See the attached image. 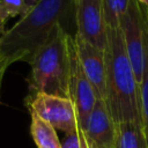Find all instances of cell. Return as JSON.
<instances>
[{
    "label": "cell",
    "instance_id": "obj_1",
    "mask_svg": "<svg viewBox=\"0 0 148 148\" xmlns=\"http://www.w3.org/2000/svg\"><path fill=\"white\" fill-rule=\"evenodd\" d=\"M74 16V0H35L29 12L0 36V86L6 69L16 61L30 64L52 30H67Z\"/></svg>",
    "mask_w": 148,
    "mask_h": 148
},
{
    "label": "cell",
    "instance_id": "obj_2",
    "mask_svg": "<svg viewBox=\"0 0 148 148\" xmlns=\"http://www.w3.org/2000/svg\"><path fill=\"white\" fill-rule=\"evenodd\" d=\"M104 102L114 124H141L139 83L128 59L119 28H108Z\"/></svg>",
    "mask_w": 148,
    "mask_h": 148
},
{
    "label": "cell",
    "instance_id": "obj_3",
    "mask_svg": "<svg viewBox=\"0 0 148 148\" xmlns=\"http://www.w3.org/2000/svg\"><path fill=\"white\" fill-rule=\"evenodd\" d=\"M73 46L74 36L64 25H57L29 64L31 92L69 98Z\"/></svg>",
    "mask_w": 148,
    "mask_h": 148
},
{
    "label": "cell",
    "instance_id": "obj_4",
    "mask_svg": "<svg viewBox=\"0 0 148 148\" xmlns=\"http://www.w3.org/2000/svg\"><path fill=\"white\" fill-rule=\"evenodd\" d=\"M118 28L121 32L134 75L138 83H140L145 67L146 14L141 5H139L135 0H130L126 12L119 20Z\"/></svg>",
    "mask_w": 148,
    "mask_h": 148
},
{
    "label": "cell",
    "instance_id": "obj_5",
    "mask_svg": "<svg viewBox=\"0 0 148 148\" xmlns=\"http://www.w3.org/2000/svg\"><path fill=\"white\" fill-rule=\"evenodd\" d=\"M30 112L66 134L79 130L75 108L69 98L44 92H31L27 98Z\"/></svg>",
    "mask_w": 148,
    "mask_h": 148
},
{
    "label": "cell",
    "instance_id": "obj_6",
    "mask_svg": "<svg viewBox=\"0 0 148 148\" xmlns=\"http://www.w3.org/2000/svg\"><path fill=\"white\" fill-rule=\"evenodd\" d=\"M75 35L92 46L104 51L108 43V25L103 0H74Z\"/></svg>",
    "mask_w": 148,
    "mask_h": 148
},
{
    "label": "cell",
    "instance_id": "obj_7",
    "mask_svg": "<svg viewBox=\"0 0 148 148\" xmlns=\"http://www.w3.org/2000/svg\"><path fill=\"white\" fill-rule=\"evenodd\" d=\"M69 99L73 102V105L75 108L79 130L82 131L88 116L90 114L98 99V96L80 65L75 51V44L73 46L71 61Z\"/></svg>",
    "mask_w": 148,
    "mask_h": 148
},
{
    "label": "cell",
    "instance_id": "obj_8",
    "mask_svg": "<svg viewBox=\"0 0 148 148\" xmlns=\"http://www.w3.org/2000/svg\"><path fill=\"white\" fill-rule=\"evenodd\" d=\"M82 132L90 148H114L116 124L104 99H97Z\"/></svg>",
    "mask_w": 148,
    "mask_h": 148
},
{
    "label": "cell",
    "instance_id": "obj_9",
    "mask_svg": "<svg viewBox=\"0 0 148 148\" xmlns=\"http://www.w3.org/2000/svg\"><path fill=\"white\" fill-rule=\"evenodd\" d=\"M74 44L77 59L87 76L92 84L98 98L105 97V58L104 51L84 42L74 35Z\"/></svg>",
    "mask_w": 148,
    "mask_h": 148
},
{
    "label": "cell",
    "instance_id": "obj_10",
    "mask_svg": "<svg viewBox=\"0 0 148 148\" xmlns=\"http://www.w3.org/2000/svg\"><path fill=\"white\" fill-rule=\"evenodd\" d=\"M30 133L37 148H61V142L58 138L56 128L36 113L30 112Z\"/></svg>",
    "mask_w": 148,
    "mask_h": 148
},
{
    "label": "cell",
    "instance_id": "obj_11",
    "mask_svg": "<svg viewBox=\"0 0 148 148\" xmlns=\"http://www.w3.org/2000/svg\"><path fill=\"white\" fill-rule=\"evenodd\" d=\"M145 138L141 124L121 123L116 125L114 148H143Z\"/></svg>",
    "mask_w": 148,
    "mask_h": 148
},
{
    "label": "cell",
    "instance_id": "obj_12",
    "mask_svg": "<svg viewBox=\"0 0 148 148\" xmlns=\"http://www.w3.org/2000/svg\"><path fill=\"white\" fill-rule=\"evenodd\" d=\"M139 92H140L141 128L145 138V143L148 147V21L147 17H146V34H145V67H143L141 81L139 83Z\"/></svg>",
    "mask_w": 148,
    "mask_h": 148
},
{
    "label": "cell",
    "instance_id": "obj_13",
    "mask_svg": "<svg viewBox=\"0 0 148 148\" xmlns=\"http://www.w3.org/2000/svg\"><path fill=\"white\" fill-rule=\"evenodd\" d=\"M34 2L27 0H0V36L6 31L5 27L8 18L24 16Z\"/></svg>",
    "mask_w": 148,
    "mask_h": 148
},
{
    "label": "cell",
    "instance_id": "obj_14",
    "mask_svg": "<svg viewBox=\"0 0 148 148\" xmlns=\"http://www.w3.org/2000/svg\"><path fill=\"white\" fill-rule=\"evenodd\" d=\"M130 0H103L104 17L108 28L116 29L119 27V20L126 12Z\"/></svg>",
    "mask_w": 148,
    "mask_h": 148
},
{
    "label": "cell",
    "instance_id": "obj_15",
    "mask_svg": "<svg viewBox=\"0 0 148 148\" xmlns=\"http://www.w3.org/2000/svg\"><path fill=\"white\" fill-rule=\"evenodd\" d=\"M61 148H90L82 131L77 130L66 134L61 141Z\"/></svg>",
    "mask_w": 148,
    "mask_h": 148
},
{
    "label": "cell",
    "instance_id": "obj_16",
    "mask_svg": "<svg viewBox=\"0 0 148 148\" xmlns=\"http://www.w3.org/2000/svg\"><path fill=\"white\" fill-rule=\"evenodd\" d=\"M139 5H143L146 8H148V0H135Z\"/></svg>",
    "mask_w": 148,
    "mask_h": 148
},
{
    "label": "cell",
    "instance_id": "obj_17",
    "mask_svg": "<svg viewBox=\"0 0 148 148\" xmlns=\"http://www.w3.org/2000/svg\"><path fill=\"white\" fill-rule=\"evenodd\" d=\"M145 13H146V17H147V21H148V8H145Z\"/></svg>",
    "mask_w": 148,
    "mask_h": 148
},
{
    "label": "cell",
    "instance_id": "obj_18",
    "mask_svg": "<svg viewBox=\"0 0 148 148\" xmlns=\"http://www.w3.org/2000/svg\"><path fill=\"white\" fill-rule=\"evenodd\" d=\"M143 148H148V147H147V146H146V143H145V147H143Z\"/></svg>",
    "mask_w": 148,
    "mask_h": 148
}]
</instances>
